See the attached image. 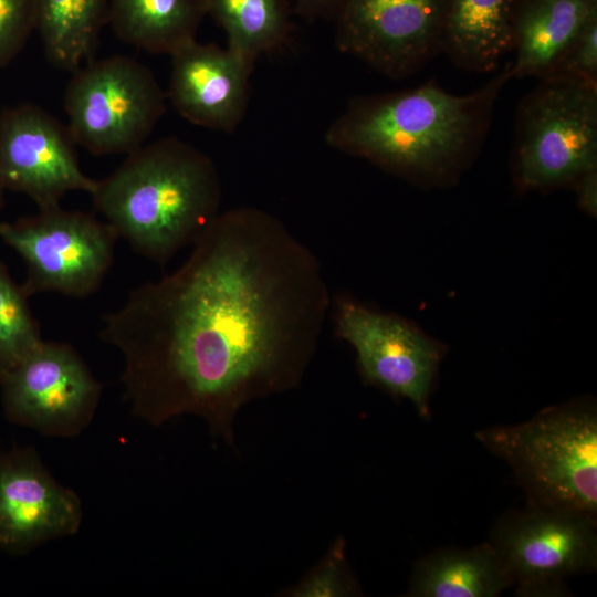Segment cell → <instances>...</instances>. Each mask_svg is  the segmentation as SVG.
Here are the masks:
<instances>
[{"instance_id":"6da1fadb","label":"cell","mask_w":597,"mask_h":597,"mask_svg":"<svg viewBox=\"0 0 597 597\" xmlns=\"http://www.w3.org/2000/svg\"><path fill=\"white\" fill-rule=\"evenodd\" d=\"M172 273L132 290L103 317L123 356L124 398L153 426L184 416L233 443L247 404L296 387L331 307L322 264L274 214L220 212Z\"/></svg>"},{"instance_id":"7a4b0ae2","label":"cell","mask_w":597,"mask_h":597,"mask_svg":"<svg viewBox=\"0 0 597 597\" xmlns=\"http://www.w3.org/2000/svg\"><path fill=\"white\" fill-rule=\"evenodd\" d=\"M511 62L479 90L457 95L433 80L417 87L350 100L324 139L421 186L454 181L478 155Z\"/></svg>"},{"instance_id":"3957f363","label":"cell","mask_w":597,"mask_h":597,"mask_svg":"<svg viewBox=\"0 0 597 597\" xmlns=\"http://www.w3.org/2000/svg\"><path fill=\"white\" fill-rule=\"evenodd\" d=\"M91 196L118 238L164 266L221 212L222 187L207 154L166 137L128 154Z\"/></svg>"},{"instance_id":"277c9868","label":"cell","mask_w":597,"mask_h":597,"mask_svg":"<svg viewBox=\"0 0 597 597\" xmlns=\"http://www.w3.org/2000/svg\"><path fill=\"white\" fill-rule=\"evenodd\" d=\"M475 437L509 464L528 503L597 516V407L591 397Z\"/></svg>"},{"instance_id":"5b68a950","label":"cell","mask_w":597,"mask_h":597,"mask_svg":"<svg viewBox=\"0 0 597 597\" xmlns=\"http://www.w3.org/2000/svg\"><path fill=\"white\" fill-rule=\"evenodd\" d=\"M520 103L513 175L517 188L549 191L597 169V84L551 75Z\"/></svg>"},{"instance_id":"8992f818","label":"cell","mask_w":597,"mask_h":597,"mask_svg":"<svg viewBox=\"0 0 597 597\" xmlns=\"http://www.w3.org/2000/svg\"><path fill=\"white\" fill-rule=\"evenodd\" d=\"M64 108L76 145L94 155H128L145 145L165 113L166 95L146 65L114 55L73 72Z\"/></svg>"},{"instance_id":"52a82bcc","label":"cell","mask_w":597,"mask_h":597,"mask_svg":"<svg viewBox=\"0 0 597 597\" xmlns=\"http://www.w3.org/2000/svg\"><path fill=\"white\" fill-rule=\"evenodd\" d=\"M596 517L528 503L503 513L488 542L495 551L515 595L564 597L567 580L597 567Z\"/></svg>"},{"instance_id":"ba28073f","label":"cell","mask_w":597,"mask_h":597,"mask_svg":"<svg viewBox=\"0 0 597 597\" xmlns=\"http://www.w3.org/2000/svg\"><path fill=\"white\" fill-rule=\"evenodd\" d=\"M0 239L24 261L29 296L52 292L85 297L112 266L118 235L93 213L57 205L13 222L0 221Z\"/></svg>"},{"instance_id":"9c48e42d","label":"cell","mask_w":597,"mask_h":597,"mask_svg":"<svg viewBox=\"0 0 597 597\" xmlns=\"http://www.w3.org/2000/svg\"><path fill=\"white\" fill-rule=\"evenodd\" d=\"M0 388L10 422L54 438L82 433L93 421L103 391L72 345L44 339L4 371Z\"/></svg>"},{"instance_id":"30bf717a","label":"cell","mask_w":597,"mask_h":597,"mask_svg":"<svg viewBox=\"0 0 597 597\" xmlns=\"http://www.w3.org/2000/svg\"><path fill=\"white\" fill-rule=\"evenodd\" d=\"M446 2L341 0L336 46L388 77H408L441 53Z\"/></svg>"},{"instance_id":"8fae6325","label":"cell","mask_w":597,"mask_h":597,"mask_svg":"<svg viewBox=\"0 0 597 597\" xmlns=\"http://www.w3.org/2000/svg\"><path fill=\"white\" fill-rule=\"evenodd\" d=\"M335 323L338 336L354 348L363 377L409 399L427 418L444 346L408 320L349 298L336 301Z\"/></svg>"},{"instance_id":"7c38bea8","label":"cell","mask_w":597,"mask_h":597,"mask_svg":"<svg viewBox=\"0 0 597 597\" xmlns=\"http://www.w3.org/2000/svg\"><path fill=\"white\" fill-rule=\"evenodd\" d=\"M67 126L38 105L0 113V186L31 198L39 209L60 205L74 190L90 195L96 180L80 167Z\"/></svg>"},{"instance_id":"4fadbf2b","label":"cell","mask_w":597,"mask_h":597,"mask_svg":"<svg viewBox=\"0 0 597 597\" xmlns=\"http://www.w3.org/2000/svg\"><path fill=\"white\" fill-rule=\"evenodd\" d=\"M83 513L76 492L54 478L32 447L0 452V551L25 555L75 535Z\"/></svg>"},{"instance_id":"5bb4252c","label":"cell","mask_w":597,"mask_h":597,"mask_svg":"<svg viewBox=\"0 0 597 597\" xmlns=\"http://www.w3.org/2000/svg\"><path fill=\"white\" fill-rule=\"evenodd\" d=\"M171 56L168 98L188 122L232 133L242 122L254 65L230 50L191 40Z\"/></svg>"},{"instance_id":"9a60e30c","label":"cell","mask_w":597,"mask_h":597,"mask_svg":"<svg viewBox=\"0 0 597 597\" xmlns=\"http://www.w3.org/2000/svg\"><path fill=\"white\" fill-rule=\"evenodd\" d=\"M595 14L596 0H527L513 19L512 77L551 75Z\"/></svg>"},{"instance_id":"2e32d148","label":"cell","mask_w":597,"mask_h":597,"mask_svg":"<svg viewBox=\"0 0 597 597\" xmlns=\"http://www.w3.org/2000/svg\"><path fill=\"white\" fill-rule=\"evenodd\" d=\"M515 0H447L442 50L471 72H490L512 49Z\"/></svg>"},{"instance_id":"e0dca14e","label":"cell","mask_w":597,"mask_h":597,"mask_svg":"<svg viewBox=\"0 0 597 597\" xmlns=\"http://www.w3.org/2000/svg\"><path fill=\"white\" fill-rule=\"evenodd\" d=\"M510 587L512 582L486 541L472 547H442L421 557L407 596L495 597Z\"/></svg>"},{"instance_id":"ac0fdd59","label":"cell","mask_w":597,"mask_h":597,"mask_svg":"<svg viewBox=\"0 0 597 597\" xmlns=\"http://www.w3.org/2000/svg\"><path fill=\"white\" fill-rule=\"evenodd\" d=\"M205 15V0H108L116 36L156 54L170 55L195 40Z\"/></svg>"},{"instance_id":"d6986e66","label":"cell","mask_w":597,"mask_h":597,"mask_svg":"<svg viewBox=\"0 0 597 597\" xmlns=\"http://www.w3.org/2000/svg\"><path fill=\"white\" fill-rule=\"evenodd\" d=\"M108 23V0H36L35 30L48 61L74 72L94 52Z\"/></svg>"},{"instance_id":"ffe728a7","label":"cell","mask_w":597,"mask_h":597,"mask_svg":"<svg viewBox=\"0 0 597 597\" xmlns=\"http://www.w3.org/2000/svg\"><path fill=\"white\" fill-rule=\"evenodd\" d=\"M206 14L223 29L227 48L250 64L280 49L291 32L286 0H205Z\"/></svg>"},{"instance_id":"44dd1931","label":"cell","mask_w":597,"mask_h":597,"mask_svg":"<svg viewBox=\"0 0 597 597\" xmlns=\"http://www.w3.org/2000/svg\"><path fill=\"white\" fill-rule=\"evenodd\" d=\"M29 297L0 261V364L4 371L43 341Z\"/></svg>"},{"instance_id":"7402d4cb","label":"cell","mask_w":597,"mask_h":597,"mask_svg":"<svg viewBox=\"0 0 597 597\" xmlns=\"http://www.w3.org/2000/svg\"><path fill=\"white\" fill-rule=\"evenodd\" d=\"M360 594L345 557V543L335 542L325 558L289 590L294 597H347Z\"/></svg>"},{"instance_id":"603a6c76","label":"cell","mask_w":597,"mask_h":597,"mask_svg":"<svg viewBox=\"0 0 597 597\" xmlns=\"http://www.w3.org/2000/svg\"><path fill=\"white\" fill-rule=\"evenodd\" d=\"M36 25V0H0V67L25 46Z\"/></svg>"},{"instance_id":"cb8c5ba5","label":"cell","mask_w":597,"mask_h":597,"mask_svg":"<svg viewBox=\"0 0 597 597\" xmlns=\"http://www.w3.org/2000/svg\"><path fill=\"white\" fill-rule=\"evenodd\" d=\"M551 75L597 84V14L586 22Z\"/></svg>"},{"instance_id":"d4e9b609","label":"cell","mask_w":597,"mask_h":597,"mask_svg":"<svg viewBox=\"0 0 597 597\" xmlns=\"http://www.w3.org/2000/svg\"><path fill=\"white\" fill-rule=\"evenodd\" d=\"M579 208L590 217L597 216V169L582 175L572 187Z\"/></svg>"},{"instance_id":"484cf974","label":"cell","mask_w":597,"mask_h":597,"mask_svg":"<svg viewBox=\"0 0 597 597\" xmlns=\"http://www.w3.org/2000/svg\"><path fill=\"white\" fill-rule=\"evenodd\" d=\"M295 12L304 19L334 17L341 0H293Z\"/></svg>"},{"instance_id":"4316f807","label":"cell","mask_w":597,"mask_h":597,"mask_svg":"<svg viewBox=\"0 0 597 597\" xmlns=\"http://www.w3.org/2000/svg\"><path fill=\"white\" fill-rule=\"evenodd\" d=\"M3 193H4V189L0 186V212H1V210L3 208V203H4Z\"/></svg>"},{"instance_id":"83f0119b","label":"cell","mask_w":597,"mask_h":597,"mask_svg":"<svg viewBox=\"0 0 597 597\" xmlns=\"http://www.w3.org/2000/svg\"><path fill=\"white\" fill-rule=\"evenodd\" d=\"M3 374H4V370H3V368H2V366H1V364H0V381H1V379H2Z\"/></svg>"}]
</instances>
